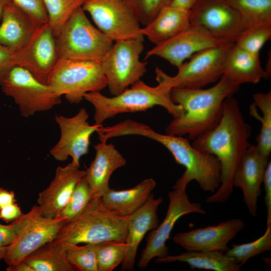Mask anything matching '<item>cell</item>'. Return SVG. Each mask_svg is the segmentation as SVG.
Masks as SVG:
<instances>
[{
	"mask_svg": "<svg viewBox=\"0 0 271 271\" xmlns=\"http://www.w3.org/2000/svg\"><path fill=\"white\" fill-rule=\"evenodd\" d=\"M245 21L248 28L271 26V0H225Z\"/></svg>",
	"mask_w": 271,
	"mask_h": 271,
	"instance_id": "cell-30",
	"label": "cell"
},
{
	"mask_svg": "<svg viewBox=\"0 0 271 271\" xmlns=\"http://www.w3.org/2000/svg\"><path fill=\"white\" fill-rule=\"evenodd\" d=\"M231 44L226 43L196 53L188 62L178 67V71L174 76L156 67V80L163 81L171 89L202 88L215 82L223 74L224 57Z\"/></svg>",
	"mask_w": 271,
	"mask_h": 271,
	"instance_id": "cell-11",
	"label": "cell"
},
{
	"mask_svg": "<svg viewBox=\"0 0 271 271\" xmlns=\"http://www.w3.org/2000/svg\"><path fill=\"white\" fill-rule=\"evenodd\" d=\"M67 258L74 269L79 271H98L97 243L83 245H67Z\"/></svg>",
	"mask_w": 271,
	"mask_h": 271,
	"instance_id": "cell-34",
	"label": "cell"
},
{
	"mask_svg": "<svg viewBox=\"0 0 271 271\" xmlns=\"http://www.w3.org/2000/svg\"><path fill=\"white\" fill-rule=\"evenodd\" d=\"M271 250V224L266 226L264 233L256 240L240 244L231 245L225 252L242 266L248 259Z\"/></svg>",
	"mask_w": 271,
	"mask_h": 271,
	"instance_id": "cell-32",
	"label": "cell"
},
{
	"mask_svg": "<svg viewBox=\"0 0 271 271\" xmlns=\"http://www.w3.org/2000/svg\"><path fill=\"white\" fill-rule=\"evenodd\" d=\"M7 271H34L24 260L21 261L14 265H8Z\"/></svg>",
	"mask_w": 271,
	"mask_h": 271,
	"instance_id": "cell-45",
	"label": "cell"
},
{
	"mask_svg": "<svg viewBox=\"0 0 271 271\" xmlns=\"http://www.w3.org/2000/svg\"><path fill=\"white\" fill-rule=\"evenodd\" d=\"M42 26L48 23V16L43 0H9Z\"/></svg>",
	"mask_w": 271,
	"mask_h": 271,
	"instance_id": "cell-38",
	"label": "cell"
},
{
	"mask_svg": "<svg viewBox=\"0 0 271 271\" xmlns=\"http://www.w3.org/2000/svg\"><path fill=\"white\" fill-rule=\"evenodd\" d=\"M143 135L163 145L176 163L185 167V172L176 183L187 187L190 182L194 180L202 190L213 194L219 188L221 168L215 156L198 150L182 136L163 134L150 127L144 129Z\"/></svg>",
	"mask_w": 271,
	"mask_h": 271,
	"instance_id": "cell-5",
	"label": "cell"
},
{
	"mask_svg": "<svg viewBox=\"0 0 271 271\" xmlns=\"http://www.w3.org/2000/svg\"><path fill=\"white\" fill-rule=\"evenodd\" d=\"M7 253L6 246L0 244V260L4 259Z\"/></svg>",
	"mask_w": 271,
	"mask_h": 271,
	"instance_id": "cell-46",
	"label": "cell"
},
{
	"mask_svg": "<svg viewBox=\"0 0 271 271\" xmlns=\"http://www.w3.org/2000/svg\"><path fill=\"white\" fill-rule=\"evenodd\" d=\"M198 0H173L171 5L187 11H190Z\"/></svg>",
	"mask_w": 271,
	"mask_h": 271,
	"instance_id": "cell-44",
	"label": "cell"
},
{
	"mask_svg": "<svg viewBox=\"0 0 271 271\" xmlns=\"http://www.w3.org/2000/svg\"><path fill=\"white\" fill-rule=\"evenodd\" d=\"M13 53L8 47L0 44V84L7 73L14 66Z\"/></svg>",
	"mask_w": 271,
	"mask_h": 271,
	"instance_id": "cell-40",
	"label": "cell"
},
{
	"mask_svg": "<svg viewBox=\"0 0 271 271\" xmlns=\"http://www.w3.org/2000/svg\"><path fill=\"white\" fill-rule=\"evenodd\" d=\"M94 148L95 156L85 171V178L90 188L91 199L97 200L109 187V180L113 172L124 166L126 160L111 144L100 142Z\"/></svg>",
	"mask_w": 271,
	"mask_h": 271,
	"instance_id": "cell-22",
	"label": "cell"
},
{
	"mask_svg": "<svg viewBox=\"0 0 271 271\" xmlns=\"http://www.w3.org/2000/svg\"><path fill=\"white\" fill-rule=\"evenodd\" d=\"M125 241H108L97 243L98 271H112L122 262L126 252Z\"/></svg>",
	"mask_w": 271,
	"mask_h": 271,
	"instance_id": "cell-33",
	"label": "cell"
},
{
	"mask_svg": "<svg viewBox=\"0 0 271 271\" xmlns=\"http://www.w3.org/2000/svg\"><path fill=\"white\" fill-rule=\"evenodd\" d=\"M239 87L222 75L217 83L208 89L172 88L171 99L182 107L183 113L169 123L166 133L186 135L189 140L193 141L212 129L221 119L224 100L232 96Z\"/></svg>",
	"mask_w": 271,
	"mask_h": 271,
	"instance_id": "cell-2",
	"label": "cell"
},
{
	"mask_svg": "<svg viewBox=\"0 0 271 271\" xmlns=\"http://www.w3.org/2000/svg\"><path fill=\"white\" fill-rule=\"evenodd\" d=\"M9 1V0H0V20L2 19L4 6Z\"/></svg>",
	"mask_w": 271,
	"mask_h": 271,
	"instance_id": "cell-47",
	"label": "cell"
},
{
	"mask_svg": "<svg viewBox=\"0 0 271 271\" xmlns=\"http://www.w3.org/2000/svg\"><path fill=\"white\" fill-rule=\"evenodd\" d=\"M186 187L175 183L173 190L168 193L169 203L166 216L161 223L147 237V244L142 252L138 266L146 267L152 259L169 254L166 242L177 221L182 216L191 213L205 214L201 204L192 202L186 192Z\"/></svg>",
	"mask_w": 271,
	"mask_h": 271,
	"instance_id": "cell-14",
	"label": "cell"
},
{
	"mask_svg": "<svg viewBox=\"0 0 271 271\" xmlns=\"http://www.w3.org/2000/svg\"><path fill=\"white\" fill-rule=\"evenodd\" d=\"M47 84L71 103L78 104L88 92L107 87L100 62L59 59L49 75Z\"/></svg>",
	"mask_w": 271,
	"mask_h": 271,
	"instance_id": "cell-7",
	"label": "cell"
},
{
	"mask_svg": "<svg viewBox=\"0 0 271 271\" xmlns=\"http://www.w3.org/2000/svg\"><path fill=\"white\" fill-rule=\"evenodd\" d=\"M262 183L265 191L264 203L266 208V226L271 224V162L267 165Z\"/></svg>",
	"mask_w": 271,
	"mask_h": 271,
	"instance_id": "cell-39",
	"label": "cell"
},
{
	"mask_svg": "<svg viewBox=\"0 0 271 271\" xmlns=\"http://www.w3.org/2000/svg\"><path fill=\"white\" fill-rule=\"evenodd\" d=\"M157 81L158 85L153 87L140 80L130 88L111 97L103 95L100 91L86 93L84 99L94 108V124L102 125L105 120L118 114L145 111L156 105L165 108L173 118L182 115V107L171 99L172 89L164 82Z\"/></svg>",
	"mask_w": 271,
	"mask_h": 271,
	"instance_id": "cell-3",
	"label": "cell"
},
{
	"mask_svg": "<svg viewBox=\"0 0 271 271\" xmlns=\"http://www.w3.org/2000/svg\"><path fill=\"white\" fill-rule=\"evenodd\" d=\"M226 43H230L215 39L190 25L174 37L156 45L146 53L145 59L158 56L178 68L196 53Z\"/></svg>",
	"mask_w": 271,
	"mask_h": 271,
	"instance_id": "cell-19",
	"label": "cell"
},
{
	"mask_svg": "<svg viewBox=\"0 0 271 271\" xmlns=\"http://www.w3.org/2000/svg\"><path fill=\"white\" fill-rule=\"evenodd\" d=\"M82 8L97 28L113 41L144 37L127 0H86Z\"/></svg>",
	"mask_w": 271,
	"mask_h": 271,
	"instance_id": "cell-13",
	"label": "cell"
},
{
	"mask_svg": "<svg viewBox=\"0 0 271 271\" xmlns=\"http://www.w3.org/2000/svg\"><path fill=\"white\" fill-rule=\"evenodd\" d=\"M156 186L155 181L148 178L126 190H115L109 187L101 199L107 209L118 215L129 216L148 200Z\"/></svg>",
	"mask_w": 271,
	"mask_h": 271,
	"instance_id": "cell-26",
	"label": "cell"
},
{
	"mask_svg": "<svg viewBox=\"0 0 271 271\" xmlns=\"http://www.w3.org/2000/svg\"><path fill=\"white\" fill-rule=\"evenodd\" d=\"M88 117L89 114L84 107L71 117L55 115V120L60 127L61 135L50 154L56 160L63 162L71 157V163L80 167L81 158L88 152L91 135L102 125H90Z\"/></svg>",
	"mask_w": 271,
	"mask_h": 271,
	"instance_id": "cell-16",
	"label": "cell"
},
{
	"mask_svg": "<svg viewBox=\"0 0 271 271\" xmlns=\"http://www.w3.org/2000/svg\"><path fill=\"white\" fill-rule=\"evenodd\" d=\"M16 201L14 191L0 188V210L4 207L15 203Z\"/></svg>",
	"mask_w": 271,
	"mask_h": 271,
	"instance_id": "cell-43",
	"label": "cell"
},
{
	"mask_svg": "<svg viewBox=\"0 0 271 271\" xmlns=\"http://www.w3.org/2000/svg\"><path fill=\"white\" fill-rule=\"evenodd\" d=\"M269 159L263 156L255 145H250L234 171L233 187L241 190L243 201L251 215L257 216L261 185Z\"/></svg>",
	"mask_w": 271,
	"mask_h": 271,
	"instance_id": "cell-18",
	"label": "cell"
},
{
	"mask_svg": "<svg viewBox=\"0 0 271 271\" xmlns=\"http://www.w3.org/2000/svg\"><path fill=\"white\" fill-rule=\"evenodd\" d=\"M66 220L63 217L43 216L38 205H34L11 223L16 234L13 242L6 246L4 259L8 265L23 260L45 243L53 241Z\"/></svg>",
	"mask_w": 271,
	"mask_h": 271,
	"instance_id": "cell-8",
	"label": "cell"
},
{
	"mask_svg": "<svg viewBox=\"0 0 271 271\" xmlns=\"http://www.w3.org/2000/svg\"><path fill=\"white\" fill-rule=\"evenodd\" d=\"M0 26V44L15 52L31 40L39 26L29 15L11 1L4 6Z\"/></svg>",
	"mask_w": 271,
	"mask_h": 271,
	"instance_id": "cell-24",
	"label": "cell"
},
{
	"mask_svg": "<svg viewBox=\"0 0 271 271\" xmlns=\"http://www.w3.org/2000/svg\"><path fill=\"white\" fill-rule=\"evenodd\" d=\"M270 38L271 26L249 27L234 43L249 53L259 54L260 50Z\"/></svg>",
	"mask_w": 271,
	"mask_h": 271,
	"instance_id": "cell-36",
	"label": "cell"
},
{
	"mask_svg": "<svg viewBox=\"0 0 271 271\" xmlns=\"http://www.w3.org/2000/svg\"><path fill=\"white\" fill-rule=\"evenodd\" d=\"M0 269H1V265H0Z\"/></svg>",
	"mask_w": 271,
	"mask_h": 271,
	"instance_id": "cell-48",
	"label": "cell"
},
{
	"mask_svg": "<svg viewBox=\"0 0 271 271\" xmlns=\"http://www.w3.org/2000/svg\"><path fill=\"white\" fill-rule=\"evenodd\" d=\"M181 262L192 268L214 271H239L241 265L225 252L216 251H186L175 255L157 258L156 263Z\"/></svg>",
	"mask_w": 271,
	"mask_h": 271,
	"instance_id": "cell-27",
	"label": "cell"
},
{
	"mask_svg": "<svg viewBox=\"0 0 271 271\" xmlns=\"http://www.w3.org/2000/svg\"><path fill=\"white\" fill-rule=\"evenodd\" d=\"M230 82L240 86L243 83L256 84L269 78L261 65L259 54L249 53L232 43L223 61V74Z\"/></svg>",
	"mask_w": 271,
	"mask_h": 271,
	"instance_id": "cell-23",
	"label": "cell"
},
{
	"mask_svg": "<svg viewBox=\"0 0 271 271\" xmlns=\"http://www.w3.org/2000/svg\"><path fill=\"white\" fill-rule=\"evenodd\" d=\"M58 59L56 38L48 23L39 26L29 42L13 53L14 66L25 69L47 84Z\"/></svg>",
	"mask_w": 271,
	"mask_h": 271,
	"instance_id": "cell-15",
	"label": "cell"
},
{
	"mask_svg": "<svg viewBox=\"0 0 271 271\" xmlns=\"http://www.w3.org/2000/svg\"><path fill=\"white\" fill-rule=\"evenodd\" d=\"M16 237L15 231L11 225L0 223V244L8 246L11 244Z\"/></svg>",
	"mask_w": 271,
	"mask_h": 271,
	"instance_id": "cell-42",
	"label": "cell"
},
{
	"mask_svg": "<svg viewBox=\"0 0 271 271\" xmlns=\"http://www.w3.org/2000/svg\"><path fill=\"white\" fill-rule=\"evenodd\" d=\"M85 175V171L72 163L57 168L53 179L38 195L37 202L41 214L56 217L68 202L77 184Z\"/></svg>",
	"mask_w": 271,
	"mask_h": 271,
	"instance_id": "cell-20",
	"label": "cell"
},
{
	"mask_svg": "<svg viewBox=\"0 0 271 271\" xmlns=\"http://www.w3.org/2000/svg\"><path fill=\"white\" fill-rule=\"evenodd\" d=\"M48 16V24L55 38L59 35L71 15L86 0H43Z\"/></svg>",
	"mask_w": 271,
	"mask_h": 271,
	"instance_id": "cell-31",
	"label": "cell"
},
{
	"mask_svg": "<svg viewBox=\"0 0 271 271\" xmlns=\"http://www.w3.org/2000/svg\"><path fill=\"white\" fill-rule=\"evenodd\" d=\"M67 246L54 240L43 245L23 260L34 271H74L67 258Z\"/></svg>",
	"mask_w": 271,
	"mask_h": 271,
	"instance_id": "cell-28",
	"label": "cell"
},
{
	"mask_svg": "<svg viewBox=\"0 0 271 271\" xmlns=\"http://www.w3.org/2000/svg\"><path fill=\"white\" fill-rule=\"evenodd\" d=\"M253 98L254 101L249 107V113L261 123L256 146L263 156L269 159L271 152V91L256 93Z\"/></svg>",
	"mask_w": 271,
	"mask_h": 271,
	"instance_id": "cell-29",
	"label": "cell"
},
{
	"mask_svg": "<svg viewBox=\"0 0 271 271\" xmlns=\"http://www.w3.org/2000/svg\"><path fill=\"white\" fill-rule=\"evenodd\" d=\"M163 202L162 197L154 198L152 194L148 200L130 215L126 239L127 250L121 263L123 270H131L134 267L138 246L145 234L159 225L157 210Z\"/></svg>",
	"mask_w": 271,
	"mask_h": 271,
	"instance_id": "cell-21",
	"label": "cell"
},
{
	"mask_svg": "<svg viewBox=\"0 0 271 271\" xmlns=\"http://www.w3.org/2000/svg\"><path fill=\"white\" fill-rule=\"evenodd\" d=\"M23 214L20 206L16 203L9 205L0 210V219L8 223Z\"/></svg>",
	"mask_w": 271,
	"mask_h": 271,
	"instance_id": "cell-41",
	"label": "cell"
},
{
	"mask_svg": "<svg viewBox=\"0 0 271 271\" xmlns=\"http://www.w3.org/2000/svg\"><path fill=\"white\" fill-rule=\"evenodd\" d=\"M190 24L209 36L234 43L248 28L239 13L225 0H198L190 10Z\"/></svg>",
	"mask_w": 271,
	"mask_h": 271,
	"instance_id": "cell-12",
	"label": "cell"
},
{
	"mask_svg": "<svg viewBox=\"0 0 271 271\" xmlns=\"http://www.w3.org/2000/svg\"><path fill=\"white\" fill-rule=\"evenodd\" d=\"M129 217L107 209L101 198L91 199L78 215L64 223L54 241L66 246L125 241Z\"/></svg>",
	"mask_w": 271,
	"mask_h": 271,
	"instance_id": "cell-4",
	"label": "cell"
},
{
	"mask_svg": "<svg viewBox=\"0 0 271 271\" xmlns=\"http://www.w3.org/2000/svg\"><path fill=\"white\" fill-rule=\"evenodd\" d=\"M56 41L59 59L98 62L114 42L91 23L82 7L71 15Z\"/></svg>",
	"mask_w": 271,
	"mask_h": 271,
	"instance_id": "cell-6",
	"label": "cell"
},
{
	"mask_svg": "<svg viewBox=\"0 0 271 271\" xmlns=\"http://www.w3.org/2000/svg\"><path fill=\"white\" fill-rule=\"evenodd\" d=\"M251 127L243 117L237 99L232 96L223 102L221 120L212 129L193 141L192 145L198 150L213 155L218 160L221 168V184L206 201L224 203L231 196L233 177L242 156L250 146Z\"/></svg>",
	"mask_w": 271,
	"mask_h": 271,
	"instance_id": "cell-1",
	"label": "cell"
},
{
	"mask_svg": "<svg viewBox=\"0 0 271 271\" xmlns=\"http://www.w3.org/2000/svg\"><path fill=\"white\" fill-rule=\"evenodd\" d=\"M144 37L115 41L100 62L110 93L117 95L140 80L146 73L147 62L140 61Z\"/></svg>",
	"mask_w": 271,
	"mask_h": 271,
	"instance_id": "cell-9",
	"label": "cell"
},
{
	"mask_svg": "<svg viewBox=\"0 0 271 271\" xmlns=\"http://www.w3.org/2000/svg\"><path fill=\"white\" fill-rule=\"evenodd\" d=\"M140 23L146 26L173 0H127Z\"/></svg>",
	"mask_w": 271,
	"mask_h": 271,
	"instance_id": "cell-37",
	"label": "cell"
},
{
	"mask_svg": "<svg viewBox=\"0 0 271 271\" xmlns=\"http://www.w3.org/2000/svg\"><path fill=\"white\" fill-rule=\"evenodd\" d=\"M3 92L12 97L24 117L49 110L61 103V96L47 84L35 78L28 71L13 66L0 84Z\"/></svg>",
	"mask_w": 271,
	"mask_h": 271,
	"instance_id": "cell-10",
	"label": "cell"
},
{
	"mask_svg": "<svg viewBox=\"0 0 271 271\" xmlns=\"http://www.w3.org/2000/svg\"><path fill=\"white\" fill-rule=\"evenodd\" d=\"M91 200L90 188L85 176L77 184L68 202L57 217L69 221L82 212Z\"/></svg>",
	"mask_w": 271,
	"mask_h": 271,
	"instance_id": "cell-35",
	"label": "cell"
},
{
	"mask_svg": "<svg viewBox=\"0 0 271 271\" xmlns=\"http://www.w3.org/2000/svg\"><path fill=\"white\" fill-rule=\"evenodd\" d=\"M240 218L231 219L214 225H209L187 232L177 233L174 242L186 251L216 250L226 252L228 243L244 229Z\"/></svg>",
	"mask_w": 271,
	"mask_h": 271,
	"instance_id": "cell-17",
	"label": "cell"
},
{
	"mask_svg": "<svg viewBox=\"0 0 271 271\" xmlns=\"http://www.w3.org/2000/svg\"><path fill=\"white\" fill-rule=\"evenodd\" d=\"M190 26V11L170 5L160 11L140 33L156 45L178 35Z\"/></svg>",
	"mask_w": 271,
	"mask_h": 271,
	"instance_id": "cell-25",
	"label": "cell"
}]
</instances>
